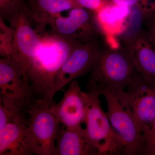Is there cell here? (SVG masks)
Here are the masks:
<instances>
[{"label":"cell","mask_w":155,"mask_h":155,"mask_svg":"<svg viewBox=\"0 0 155 155\" xmlns=\"http://www.w3.org/2000/svg\"><path fill=\"white\" fill-rule=\"evenodd\" d=\"M40 33L41 43L25 80L35 101L39 99L48 101L58 71L73 49L82 41L46 30Z\"/></svg>","instance_id":"obj_1"},{"label":"cell","mask_w":155,"mask_h":155,"mask_svg":"<svg viewBox=\"0 0 155 155\" xmlns=\"http://www.w3.org/2000/svg\"><path fill=\"white\" fill-rule=\"evenodd\" d=\"M90 72L87 88L100 94L104 87L109 85L126 89L140 74L126 46L112 48L106 45L100 47Z\"/></svg>","instance_id":"obj_2"},{"label":"cell","mask_w":155,"mask_h":155,"mask_svg":"<svg viewBox=\"0 0 155 155\" xmlns=\"http://www.w3.org/2000/svg\"><path fill=\"white\" fill-rule=\"evenodd\" d=\"M107 105L106 112L111 125L122 138L125 155H145L144 140L139 127L125 89L109 85L101 91Z\"/></svg>","instance_id":"obj_3"},{"label":"cell","mask_w":155,"mask_h":155,"mask_svg":"<svg viewBox=\"0 0 155 155\" xmlns=\"http://www.w3.org/2000/svg\"><path fill=\"white\" fill-rule=\"evenodd\" d=\"M101 95L94 89H88L86 92L84 129L87 137L98 150L100 155H125L122 138L113 129L101 106Z\"/></svg>","instance_id":"obj_4"},{"label":"cell","mask_w":155,"mask_h":155,"mask_svg":"<svg viewBox=\"0 0 155 155\" xmlns=\"http://www.w3.org/2000/svg\"><path fill=\"white\" fill-rule=\"evenodd\" d=\"M26 4L23 3L9 21L14 31L11 64L25 82L31 62L41 42V35L33 28Z\"/></svg>","instance_id":"obj_5"},{"label":"cell","mask_w":155,"mask_h":155,"mask_svg":"<svg viewBox=\"0 0 155 155\" xmlns=\"http://www.w3.org/2000/svg\"><path fill=\"white\" fill-rule=\"evenodd\" d=\"M48 100L39 99L27 112V125L34 154L56 155V141L60 122Z\"/></svg>","instance_id":"obj_6"},{"label":"cell","mask_w":155,"mask_h":155,"mask_svg":"<svg viewBox=\"0 0 155 155\" xmlns=\"http://www.w3.org/2000/svg\"><path fill=\"white\" fill-rule=\"evenodd\" d=\"M101 45L98 38L80 42L75 47L56 75L48 101L51 103L55 95L67 84L91 71Z\"/></svg>","instance_id":"obj_7"},{"label":"cell","mask_w":155,"mask_h":155,"mask_svg":"<svg viewBox=\"0 0 155 155\" xmlns=\"http://www.w3.org/2000/svg\"><path fill=\"white\" fill-rule=\"evenodd\" d=\"M0 101L14 113L27 116L35 101L22 75L11 64V57L0 59Z\"/></svg>","instance_id":"obj_8"},{"label":"cell","mask_w":155,"mask_h":155,"mask_svg":"<svg viewBox=\"0 0 155 155\" xmlns=\"http://www.w3.org/2000/svg\"><path fill=\"white\" fill-rule=\"evenodd\" d=\"M48 25L52 33L81 41L98 38L101 35L94 12L81 7L70 10L67 15H58Z\"/></svg>","instance_id":"obj_9"},{"label":"cell","mask_w":155,"mask_h":155,"mask_svg":"<svg viewBox=\"0 0 155 155\" xmlns=\"http://www.w3.org/2000/svg\"><path fill=\"white\" fill-rule=\"evenodd\" d=\"M86 92L81 91L77 79L69 83L64 91L63 97L56 103L54 101L50 104L52 113L60 123L68 128L82 127L86 113Z\"/></svg>","instance_id":"obj_10"},{"label":"cell","mask_w":155,"mask_h":155,"mask_svg":"<svg viewBox=\"0 0 155 155\" xmlns=\"http://www.w3.org/2000/svg\"><path fill=\"white\" fill-rule=\"evenodd\" d=\"M126 90L143 135L155 118V85L145 80L140 74Z\"/></svg>","instance_id":"obj_11"},{"label":"cell","mask_w":155,"mask_h":155,"mask_svg":"<svg viewBox=\"0 0 155 155\" xmlns=\"http://www.w3.org/2000/svg\"><path fill=\"white\" fill-rule=\"evenodd\" d=\"M132 8L111 2L95 13L96 20L101 35L106 45L112 48L120 47L118 37L128 28Z\"/></svg>","instance_id":"obj_12"},{"label":"cell","mask_w":155,"mask_h":155,"mask_svg":"<svg viewBox=\"0 0 155 155\" xmlns=\"http://www.w3.org/2000/svg\"><path fill=\"white\" fill-rule=\"evenodd\" d=\"M34 154L27 118H20L0 129V155Z\"/></svg>","instance_id":"obj_13"},{"label":"cell","mask_w":155,"mask_h":155,"mask_svg":"<svg viewBox=\"0 0 155 155\" xmlns=\"http://www.w3.org/2000/svg\"><path fill=\"white\" fill-rule=\"evenodd\" d=\"M125 43L142 77L155 85L154 48L147 40L142 31L134 33Z\"/></svg>","instance_id":"obj_14"},{"label":"cell","mask_w":155,"mask_h":155,"mask_svg":"<svg viewBox=\"0 0 155 155\" xmlns=\"http://www.w3.org/2000/svg\"><path fill=\"white\" fill-rule=\"evenodd\" d=\"M28 13L38 32L46 30L49 22L65 11L80 8L75 0H25ZM82 8V7H81Z\"/></svg>","instance_id":"obj_15"},{"label":"cell","mask_w":155,"mask_h":155,"mask_svg":"<svg viewBox=\"0 0 155 155\" xmlns=\"http://www.w3.org/2000/svg\"><path fill=\"white\" fill-rule=\"evenodd\" d=\"M56 155H96L98 150L89 140L82 127H59L56 141Z\"/></svg>","instance_id":"obj_16"},{"label":"cell","mask_w":155,"mask_h":155,"mask_svg":"<svg viewBox=\"0 0 155 155\" xmlns=\"http://www.w3.org/2000/svg\"><path fill=\"white\" fill-rule=\"evenodd\" d=\"M14 31L10 25L0 18V56L1 58L11 57L14 45Z\"/></svg>","instance_id":"obj_17"},{"label":"cell","mask_w":155,"mask_h":155,"mask_svg":"<svg viewBox=\"0 0 155 155\" xmlns=\"http://www.w3.org/2000/svg\"><path fill=\"white\" fill-rule=\"evenodd\" d=\"M25 0H0V18L10 21Z\"/></svg>","instance_id":"obj_18"},{"label":"cell","mask_w":155,"mask_h":155,"mask_svg":"<svg viewBox=\"0 0 155 155\" xmlns=\"http://www.w3.org/2000/svg\"><path fill=\"white\" fill-rule=\"evenodd\" d=\"M145 29L142 31L147 40L155 49V13L142 16Z\"/></svg>","instance_id":"obj_19"},{"label":"cell","mask_w":155,"mask_h":155,"mask_svg":"<svg viewBox=\"0 0 155 155\" xmlns=\"http://www.w3.org/2000/svg\"><path fill=\"white\" fill-rule=\"evenodd\" d=\"M145 155H155V118L148 130L143 135Z\"/></svg>","instance_id":"obj_20"},{"label":"cell","mask_w":155,"mask_h":155,"mask_svg":"<svg viewBox=\"0 0 155 155\" xmlns=\"http://www.w3.org/2000/svg\"><path fill=\"white\" fill-rule=\"evenodd\" d=\"M20 118H27L26 116H20L15 114L9 108L4 104L2 101L0 102V129L9 123L14 122Z\"/></svg>","instance_id":"obj_21"},{"label":"cell","mask_w":155,"mask_h":155,"mask_svg":"<svg viewBox=\"0 0 155 155\" xmlns=\"http://www.w3.org/2000/svg\"><path fill=\"white\" fill-rule=\"evenodd\" d=\"M82 8L92 11L98 12L112 2L111 0H75Z\"/></svg>","instance_id":"obj_22"},{"label":"cell","mask_w":155,"mask_h":155,"mask_svg":"<svg viewBox=\"0 0 155 155\" xmlns=\"http://www.w3.org/2000/svg\"><path fill=\"white\" fill-rule=\"evenodd\" d=\"M141 16H146L155 13V0H140L138 5Z\"/></svg>","instance_id":"obj_23"},{"label":"cell","mask_w":155,"mask_h":155,"mask_svg":"<svg viewBox=\"0 0 155 155\" xmlns=\"http://www.w3.org/2000/svg\"><path fill=\"white\" fill-rule=\"evenodd\" d=\"M111 1L116 5L130 8L137 7L140 2V0H111Z\"/></svg>","instance_id":"obj_24"}]
</instances>
